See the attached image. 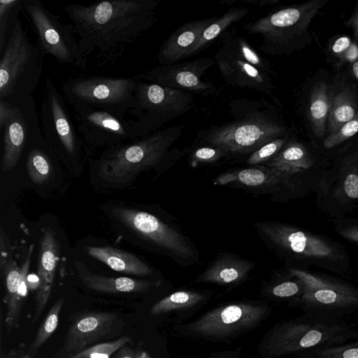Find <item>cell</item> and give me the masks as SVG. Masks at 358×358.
<instances>
[{"label":"cell","mask_w":358,"mask_h":358,"mask_svg":"<svg viewBox=\"0 0 358 358\" xmlns=\"http://www.w3.org/2000/svg\"><path fill=\"white\" fill-rule=\"evenodd\" d=\"M159 0H112L71 3L64 12L78 38L83 69L90 58L96 66L113 64L157 20Z\"/></svg>","instance_id":"1"},{"label":"cell","mask_w":358,"mask_h":358,"mask_svg":"<svg viewBox=\"0 0 358 358\" xmlns=\"http://www.w3.org/2000/svg\"><path fill=\"white\" fill-rule=\"evenodd\" d=\"M234 120L201 129L199 141L229 156L251 154L266 143L288 136V128L268 102L236 99L230 103Z\"/></svg>","instance_id":"2"},{"label":"cell","mask_w":358,"mask_h":358,"mask_svg":"<svg viewBox=\"0 0 358 358\" xmlns=\"http://www.w3.org/2000/svg\"><path fill=\"white\" fill-rule=\"evenodd\" d=\"M257 233L288 266H316L340 276H347L350 257L344 246L327 236L279 221L255 224Z\"/></svg>","instance_id":"3"},{"label":"cell","mask_w":358,"mask_h":358,"mask_svg":"<svg viewBox=\"0 0 358 358\" xmlns=\"http://www.w3.org/2000/svg\"><path fill=\"white\" fill-rule=\"evenodd\" d=\"M185 127L183 124L161 129L110 148L99 160L100 178L110 183H126L141 172L166 159L182 156L189 151L188 148L169 149L182 135Z\"/></svg>","instance_id":"4"},{"label":"cell","mask_w":358,"mask_h":358,"mask_svg":"<svg viewBox=\"0 0 358 358\" xmlns=\"http://www.w3.org/2000/svg\"><path fill=\"white\" fill-rule=\"evenodd\" d=\"M13 20L8 38L0 54V99L13 104L33 96L42 74L45 53L33 43L19 17Z\"/></svg>","instance_id":"5"},{"label":"cell","mask_w":358,"mask_h":358,"mask_svg":"<svg viewBox=\"0 0 358 358\" xmlns=\"http://www.w3.org/2000/svg\"><path fill=\"white\" fill-rule=\"evenodd\" d=\"M358 339V330L343 320L305 314L277 325L268 336V356L278 357Z\"/></svg>","instance_id":"6"},{"label":"cell","mask_w":358,"mask_h":358,"mask_svg":"<svg viewBox=\"0 0 358 358\" xmlns=\"http://www.w3.org/2000/svg\"><path fill=\"white\" fill-rule=\"evenodd\" d=\"M287 271L303 282V292L294 303L306 314L341 320L358 312V287L353 284L308 268L287 266Z\"/></svg>","instance_id":"7"},{"label":"cell","mask_w":358,"mask_h":358,"mask_svg":"<svg viewBox=\"0 0 358 358\" xmlns=\"http://www.w3.org/2000/svg\"><path fill=\"white\" fill-rule=\"evenodd\" d=\"M128 120L135 138L161 129L195 106L194 94L136 79Z\"/></svg>","instance_id":"8"},{"label":"cell","mask_w":358,"mask_h":358,"mask_svg":"<svg viewBox=\"0 0 358 358\" xmlns=\"http://www.w3.org/2000/svg\"><path fill=\"white\" fill-rule=\"evenodd\" d=\"M220 39L213 58L225 83L270 95L274 87L271 64L232 27Z\"/></svg>","instance_id":"9"},{"label":"cell","mask_w":358,"mask_h":358,"mask_svg":"<svg viewBox=\"0 0 358 358\" xmlns=\"http://www.w3.org/2000/svg\"><path fill=\"white\" fill-rule=\"evenodd\" d=\"M329 0H312L277 10L250 22L243 29L249 35H259V50L271 56L292 52L307 30L312 19Z\"/></svg>","instance_id":"10"},{"label":"cell","mask_w":358,"mask_h":358,"mask_svg":"<svg viewBox=\"0 0 358 358\" xmlns=\"http://www.w3.org/2000/svg\"><path fill=\"white\" fill-rule=\"evenodd\" d=\"M317 208L331 219L343 218L358 208V146L334 156L315 192Z\"/></svg>","instance_id":"11"},{"label":"cell","mask_w":358,"mask_h":358,"mask_svg":"<svg viewBox=\"0 0 358 358\" xmlns=\"http://www.w3.org/2000/svg\"><path fill=\"white\" fill-rule=\"evenodd\" d=\"M136 83L134 77L80 76L66 80L60 92L70 108H97L126 117Z\"/></svg>","instance_id":"12"},{"label":"cell","mask_w":358,"mask_h":358,"mask_svg":"<svg viewBox=\"0 0 358 358\" xmlns=\"http://www.w3.org/2000/svg\"><path fill=\"white\" fill-rule=\"evenodd\" d=\"M22 11L45 55L61 65L83 69L78 38L71 23H64L40 0H22Z\"/></svg>","instance_id":"13"},{"label":"cell","mask_w":358,"mask_h":358,"mask_svg":"<svg viewBox=\"0 0 358 358\" xmlns=\"http://www.w3.org/2000/svg\"><path fill=\"white\" fill-rule=\"evenodd\" d=\"M113 214L136 234L156 246L177 264L190 266L199 261L198 249L191 240L155 215L125 207L115 208Z\"/></svg>","instance_id":"14"},{"label":"cell","mask_w":358,"mask_h":358,"mask_svg":"<svg viewBox=\"0 0 358 358\" xmlns=\"http://www.w3.org/2000/svg\"><path fill=\"white\" fill-rule=\"evenodd\" d=\"M68 106L52 78L48 77L38 113L41 132L47 144L73 160L80 157L85 143Z\"/></svg>","instance_id":"15"},{"label":"cell","mask_w":358,"mask_h":358,"mask_svg":"<svg viewBox=\"0 0 358 358\" xmlns=\"http://www.w3.org/2000/svg\"><path fill=\"white\" fill-rule=\"evenodd\" d=\"M267 307L251 302L226 304L212 309L189 325L194 334L208 338H224L255 328L266 316Z\"/></svg>","instance_id":"16"},{"label":"cell","mask_w":358,"mask_h":358,"mask_svg":"<svg viewBox=\"0 0 358 358\" xmlns=\"http://www.w3.org/2000/svg\"><path fill=\"white\" fill-rule=\"evenodd\" d=\"M215 64L214 58L202 57L185 62L159 65L134 76L138 80L202 96L216 94L214 83L203 80L206 71Z\"/></svg>","instance_id":"17"},{"label":"cell","mask_w":358,"mask_h":358,"mask_svg":"<svg viewBox=\"0 0 358 358\" xmlns=\"http://www.w3.org/2000/svg\"><path fill=\"white\" fill-rule=\"evenodd\" d=\"M71 108L78 133L85 143L112 148L136 139L127 117L93 107Z\"/></svg>","instance_id":"18"},{"label":"cell","mask_w":358,"mask_h":358,"mask_svg":"<svg viewBox=\"0 0 358 358\" xmlns=\"http://www.w3.org/2000/svg\"><path fill=\"white\" fill-rule=\"evenodd\" d=\"M19 103L17 114L1 129L3 132L2 171L13 170L28 145L43 136L34 98Z\"/></svg>","instance_id":"19"},{"label":"cell","mask_w":358,"mask_h":358,"mask_svg":"<svg viewBox=\"0 0 358 358\" xmlns=\"http://www.w3.org/2000/svg\"><path fill=\"white\" fill-rule=\"evenodd\" d=\"M216 185H234L259 193H273L279 201L301 198L290 179L279 171L266 165L228 171L219 175Z\"/></svg>","instance_id":"20"},{"label":"cell","mask_w":358,"mask_h":358,"mask_svg":"<svg viewBox=\"0 0 358 358\" xmlns=\"http://www.w3.org/2000/svg\"><path fill=\"white\" fill-rule=\"evenodd\" d=\"M114 314L91 312L81 315L71 325L64 345L69 356L108 334L116 322Z\"/></svg>","instance_id":"21"},{"label":"cell","mask_w":358,"mask_h":358,"mask_svg":"<svg viewBox=\"0 0 358 358\" xmlns=\"http://www.w3.org/2000/svg\"><path fill=\"white\" fill-rule=\"evenodd\" d=\"M215 17L185 22L170 34L159 50V65L171 64L186 59L189 50Z\"/></svg>","instance_id":"22"},{"label":"cell","mask_w":358,"mask_h":358,"mask_svg":"<svg viewBox=\"0 0 358 358\" xmlns=\"http://www.w3.org/2000/svg\"><path fill=\"white\" fill-rule=\"evenodd\" d=\"M59 255L58 241L52 229H45L43 232L38 254L39 286L36 294L35 320L41 315L50 297Z\"/></svg>","instance_id":"23"},{"label":"cell","mask_w":358,"mask_h":358,"mask_svg":"<svg viewBox=\"0 0 358 358\" xmlns=\"http://www.w3.org/2000/svg\"><path fill=\"white\" fill-rule=\"evenodd\" d=\"M254 267L252 262L234 254L222 252L198 276L196 282L222 285L237 284L245 280Z\"/></svg>","instance_id":"24"},{"label":"cell","mask_w":358,"mask_h":358,"mask_svg":"<svg viewBox=\"0 0 358 358\" xmlns=\"http://www.w3.org/2000/svg\"><path fill=\"white\" fill-rule=\"evenodd\" d=\"M88 255L103 262L111 269L135 275H152V269L134 255L110 246L86 248Z\"/></svg>","instance_id":"25"},{"label":"cell","mask_w":358,"mask_h":358,"mask_svg":"<svg viewBox=\"0 0 358 358\" xmlns=\"http://www.w3.org/2000/svg\"><path fill=\"white\" fill-rule=\"evenodd\" d=\"M80 278L88 288L103 293L144 292L152 286L148 280L127 277L111 278L90 273Z\"/></svg>","instance_id":"26"},{"label":"cell","mask_w":358,"mask_h":358,"mask_svg":"<svg viewBox=\"0 0 358 358\" xmlns=\"http://www.w3.org/2000/svg\"><path fill=\"white\" fill-rule=\"evenodd\" d=\"M249 10L245 7H231L206 28L201 37L189 50L186 58L194 56L210 45L217 38L222 36L231 26L243 18Z\"/></svg>","instance_id":"27"},{"label":"cell","mask_w":358,"mask_h":358,"mask_svg":"<svg viewBox=\"0 0 358 358\" xmlns=\"http://www.w3.org/2000/svg\"><path fill=\"white\" fill-rule=\"evenodd\" d=\"M331 101L326 83H317L310 94L308 117L314 134L318 138H324L327 129Z\"/></svg>","instance_id":"28"},{"label":"cell","mask_w":358,"mask_h":358,"mask_svg":"<svg viewBox=\"0 0 358 358\" xmlns=\"http://www.w3.org/2000/svg\"><path fill=\"white\" fill-rule=\"evenodd\" d=\"M43 136L38 138L29 148L27 160V171L31 180L37 185L46 182L52 173V159L46 150Z\"/></svg>","instance_id":"29"},{"label":"cell","mask_w":358,"mask_h":358,"mask_svg":"<svg viewBox=\"0 0 358 358\" xmlns=\"http://www.w3.org/2000/svg\"><path fill=\"white\" fill-rule=\"evenodd\" d=\"M357 103L354 94L348 89L338 92L331 99L327 123L328 135L335 133L356 115Z\"/></svg>","instance_id":"30"},{"label":"cell","mask_w":358,"mask_h":358,"mask_svg":"<svg viewBox=\"0 0 358 358\" xmlns=\"http://www.w3.org/2000/svg\"><path fill=\"white\" fill-rule=\"evenodd\" d=\"M6 286V302L8 306L6 322L10 326L17 323L21 303L19 296L20 269L12 259H9L3 267Z\"/></svg>","instance_id":"31"},{"label":"cell","mask_w":358,"mask_h":358,"mask_svg":"<svg viewBox=\"0 0 358 358\" xmlns=\"http://www.w3.org/2000/svg\"><path fill=\"white\" fill-rule=\"evenodd\" d=\"M205 298L204 294L194 291H178L156 303L150 313L157 315L169 311L192 307Z\"/></svg>","instance_id":"32"},{"label":"cell","mask_w":358,"mask_h":358,"mask_svg":"<svg viewBox=\"0 0 358 358\" xmlns=\"http://www.w3.org/2000/svg\"><path fill=\"white\" fill-rule=\"evenodd\" d=\"M296 355L298 358H358V339L310 349Z\"/></svg>","instance_id":"33"},{"label":"cell","mask_w":358,"mask_h":358,"mask_svg":"<svg viewBox=\"0 0 358 358\" xmlns=\"http://www.w3.org/2000/svg\"><path fill=\"white\" fill-rule=\"evenodd\" d=\"M130 341L129 337L122 336L110 342L101 343L86 348L66 358H110L114 352Z\"/></svg>","instance_id":"34"},{"label":"cell","mask_w":358,"mask_h":358,"mask_svg":"<svg viewBox=\"0 0 358 358\" xmlns=\"http://www.w3.org/2000/svg\"><path fill=\"white\" fill-rule=\"evenodd\" d=\"M22 9V0H0V54L6 43L17 11Z\"/></svg>","instance_id":"35"},{"label":"cell","mask_w":358,"mask_h":358,"mask_svg":"<svg viewBox=\"0 0 358 358\" xmlns=\"http://www.w3.org/2000/svg\"><path fill=\"white\" fill-rule=\"evenodd\" d=\"M289 140V136H285L266 143L251 153L245 163L250 166L266 164L278 155Z\"/></svg>","instance_id":"36"},{"label":"cell","mask_w":358,"mask_h":358,"mask_svg":"<svg viewBox=\"0 0 358 358\" xmlns=\"http://www.w3.org/2000/svg\"><path fill=\"white\" fill-rule=\"evenodd\" d=\"M64 301V299L63 297L60 298L52 306L45 320L38 329L32 344L33 348H40L56 330L58 324L59 315Z\"/></svg>","instance_id":"37"},{"label":"cell","mask_w":358,"mask_h":358,"mask_svg":"<svg viewBox=\"0 0 358 358\" xmlns=\"http://www.w3.org/2000/svg\"><path fill=\"white\" fill-rule=\"evenodd\" d=\"M288 278L276 283L271 289V293L279 299H292L293 302L302 294L304 289L303 282L299 278L289 275Z\"/></svg>","instance_id":"38"},{"label":"cell","mask_w":358,"mask_h":358,"mask_svg":"<svg viewBox=\"0 0 358 358\" xmlns=\"http://www.w3.org/2000/svg\"><path fill=\"white\" fill-rule=\"evenodd\" d=\"M358 132V110L355 117L342 125L335 133L327 136L322 141V146L326 150L338 147Z\"/></svg>","instance_id":"39"},{"label":"cell","mask_w":358,"mask_h":358,"mask_svg":"<svg viewBox=\"0 0 358 358\" xmlns=\"http://www.w3.org/2000/svg\"><path fill=\"white\" fill-rule=\"evenodd\" d=\"M334 229L343 239L358 245V217L331 219Z\"/></svg>","instance_id":"40"},{"label":"cell","mask_w":358,"mask_h":358,"mask_svg":"<svg viewBox=\"0 0 358 358\" xmlns=\"http://www.w3.org/2000/svg\"><path fill=\"white\" fill-rule=\"evenodd\" d=\"M189 157L193 162L206 164L217 162L228 155L220 148L204 145L192 150Z\"/></svg>","instance_id":"41"},{"label":"cell","mask_w":358,"mask_h":358,"mask_svg":"<svg viewBox=\"0 0 358 358\" xmlns=\"http://www.w3.org/2000/svg\"><path fill=\"white\" fill-rule=\"evenodd\" d=\"M19 103L13 104L3 99H0V128L2 129L4 126L17 113Z\"/></svg>","instance_id":"42"},{"label":"cell","mask_w":358,"mask_h":358,"mask_svg":"<svg viewBox=\"0 0 358 358\" xmlns=\"http://www.w3.org/2000/svg\"><path fill=\"white\" fill-rule=\"evenodd\" d=\"M238 1L255 4L260 6L273 5L278 3V0H222L219 2V3L222 5H231Z\"/></svg>","instance_id":"43"},{"label":"cell","mask_w":358,"mask_h":358,"mask_svg":"<svg viewBox=\"0 0 358 358\" xmlns=\"http://www.w3.org/2000/svg\"><path fill=\"white\" fill-rule=\"evenodd\" d=\"M350 43V39L348 37L343 36L338 38L333 45V52L337 55L341 54L348 48Z\"/></svg>","instance_id":"44"},{"label":"cell","mask_w":358,"mask_h":358,"mask_svg":"<svg viewBox=\"0 0 358 358\" xmlns=\"http://www.w3.org/2000/svg\"><path fill=\"white\" fill-rule=\"evenodd\" d=\"M346 24L352 29L355 39L358 41V8L346 21Z\"/></svg>","instance_id":"45"},{"label":"cell","mask_w":358,"mask_h":358,"mask_svg":"<svg viewBox=\"0 0 358 358\" xmlns=\"http://www.w3.org/2000/svg\"><path fill=\"white\" fill-rule=\"evenodd\" d=\"M136 354L129 349H124L117 358H136Z\"/></svg>","instance_id":"46"},{"label":"cell","mask_w":358,"mask_h":358,"mask_svg":"<svg viewBox=\"0 0 358 358\" xmlns=\"http://www.w3.org/2000/svg\"><path fill=\"white\" fill-rule=\"evenodd\" d=\"M352 70L354 76L357 78L358 80V61L353 63L352 66Z\"/></svg>","instance_id":"47"},{"label":"cell","mask_w":358,"mask_h":358,"mask_svg":"<svg viewBox=\"0 0 358 358\" xmlns=\"http://www.w3.org/2000/svg\"><path fill=\"white\" fill-rule=\"evenodd\" d=\"M136 358H150V357L146 351H141L137 352Z\"/></svg>","instance_id":"48"}]
</instances>
